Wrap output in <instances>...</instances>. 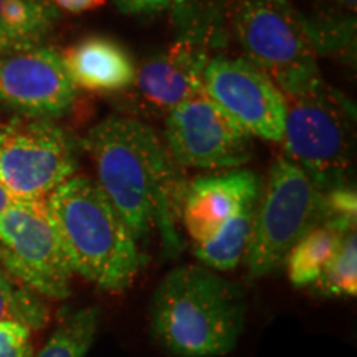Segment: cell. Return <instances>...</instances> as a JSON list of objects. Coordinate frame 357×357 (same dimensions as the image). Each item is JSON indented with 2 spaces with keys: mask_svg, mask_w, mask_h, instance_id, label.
I'll return each instance as SVG.
<instances>
[{
  "mask_svg": "<svg viewBox=\"0 0 357 357\" xmlns=\"http://www.w3.org/2000/svg\"><path fill=\"white\" fill-rule=\"evenodd\" d=\"M204 89L250 136L281 142L284 98L273 79L243 56L212 55Z\"/></svg>",
  "mask_w": 357,
  "mask_h": 357,
  "instance_id": "10",
  "label": "cell"
},
{
  "mask_svg": "<svg viewBox=\"0 0 357 357\" xmlns=\"http://www.w3.org/2000/svg\"><path fill=\"white\" fill-rule=\"evenodd\" d=\"M312 10L303 12L310 22L319 56L354 60L357 0H311Z\"/></svg>",
  "mask_w": 357,
  "mask_h": 357,
  "instance_id": "17",
  "label": "cell"
},
{
  "mask_svg": "<svg viewBox=\"0 0 357 357\" xmlns=\"http://www.w3.org/2000/svg\"><path fill=\"white\" fill-rule=\"evenodd\" d=\"M323 223V190L287 158L276 159L261 182L245 255L250 278L283 266L294 243Z\"/></svg>",
  "mask_w": 357,
  "mask_h": 357,
  "instance_id": "6",
  "label": "cell"
},
{
  "mask_svg": "<svg viewBox=\"0 0 357 357\" xmlns=\"http://www.w3.org/2000/svg\"><path fill=\"white\" fill-rule=\"evenodd\" d=\"M346 235L344 231L324 223L303 235L284 258L287 275L294 287H312L336 255Z\"/></svg>",
  "mask_w": 357,
  "mask_h": 357,
  "instance_id": "18",
  "label": "cell"
},
{
  "mask_svg": "<svg viewBox=\"0 0 357 357\" xmlns=\"http://www.w3.org/2000/svg\"><path fill=\"white\" fill-rule=\"evenodd\" d=\"M47 208L73 273L108 293L131 288L142 265L137 240L91 178H68Z\"/></svg>",
  "mask_w": 357,
  "mask_h": 357,
  "instance_id": "3",
  "label": "cell"
},
{
  "mask_svg": "<svg viewBox=\"0 0 357 357\" xmlns=\"http://www.w3.org/2000/svg\"><path fill=\"white\" fill-rule=\"evenodd\" d=\"M255 207L257 202L245 205L211 242L194 247L195 257L204 266L215 271H230L243 261L252 236Z\"/></svg>",
  "mask_w": 357,
  "mask_h": 357,
  "instance_id": "19",
  "label": "cell"
},
{
  "mask_svg": "<svg viewBox=\"0 0 357 357\" xmlns=\"http://www.w3.org/2000/svg\"><path fill=\"white\" fill-rule=\"evenodd\" d=\"M61 55L48 47L0 56V102L25 118L55 119L77 101Z\"/></svg>",
  "mask_w": 357,
  "mask_h": 357,
  "instance_id": "12",
  "label": "cell"
},
{
  "mask_svg": "<svg viewBox=\"0 0 357 357\" xmlns=\"http://www.w3.org/2000/svg\"><path fill=\"white\" fill-rule=\"evenodd\" d=\"M357 194L356 187L337 185L323 192V223L349 234L356 231Z\"/></svg>",
  "mask_w": 357,
  "mask_h": 357,
  "instance_id": "23",
  "label": "cell"
},
{
  "mask_svg": "<svg viewBox=\"0 0 357 357\" xmlns=\"http://www.w3.org/2000/svg\"><path fill=\"white\" fill-rule=\"evenodd\" d=\"M164 144L176 166L211 171L245 166L253 153V137L204 88L167 114Z\"/></svg>",
  "mask_w": 357,
  "mask_h": 357,
  "instance_id": "9",
  "label": "cell"
},
{
  "mask_svg": "<svg viewBox=\"0 0 357 357\" xmlns=\"http://www.w3.org/2000/svg\"><path fill=\"white\" fill-rule=\"evenodd\" d=\"M58 20L48 0H0V56L42 47Z\"/></svg>",
  "mask_w": 357,
  "mask_h": 357,
  "instance_id": "15",
  "label": "cell"
},
{
  "mask_svg": "<svg viewBox=\"0 0 357 357\" xmlns=\"http://www.w3.org/2000/svg\"><path fill=\"white\" fill-rule=\"evenodd\" d=\"M245 294L204 265L174 268L151 301V331L176 357H218L234 351L245 326Z\"/></svg>",
  "mask_w": 357,
  "mask_h": 357,
  "instance_id": "2",
  "label": "cell"
},
{
  "mask_svg": "<svg viewBox=\"0 0 357 357\" xmlns=\"http://www.w3.org/2000/svg\"><path fill=\"white\" fill-rule=\"evenodd\" d=\"M48 2L60 8V10L70 13H84L102 7L106 0H48Z\"/></svg>",
  "mask_w": 357,
  "mask_h": 357,
  "instance_id": "26",
  "label": "cell"
},
{
  "mask_svg": "<svg viewBox=\"0 0 357 357\" xmlns=\"http://www.w3.org/2000/svg\"><path fill=\"white\" fill-rule=\"evenodd\" d=\"M75 88L89 93H124L136 77L131 53L118 40L89 35L60 53Z\"/></svg>",
  "mask_w": 357,
  "mask_h": 357,
  "instance_id": "14",
  "label": "cell"
},
{
  "mask_svg": "<svg viewBox=\"0 0 357 357\" xmlns=\"http://www.w3.org/2000/svg\"><path fill=\"white\" fill-rule=\"evenodd\" d=\"M261 178L248 169L200 176L185 185L181 218L194 247L207 243L245 205L258 200Z\"/></svg>",
  "mask_w": 357,
  "mask_h": 357,
  "instance_id": "13",
  "label": "cell"
},
{
  "mask_svg": "<svg viewBox=\"0 0 357 357\" xmlns=\"http://www.w3.org/2000/svg\"><path fill=\"white\" fill-rule=\"evenodd\" d=\"M78 171V146L53 119L13 118L0 126V182L19 200H47Z\"/></svg>",
  "mask_w": 357,
  "mask_h": 357,
  "instance_id": "7",
  "label": "cell"
},
{
  "mask_svg": "<svg viewBox=\"0 0 357 357\" xmlns=\"http://www.w3.org/2000/svg\"><path fill=\"white\" fill-rule=\"evenodd\" d=\"M0 266L42 298L71 294V266L53 227L47 200H19L0 215Z\"/></svg>",
  "mask_w": 357,
  "mask_h": 357,
  "instance_id": "8",
  "label": "cell"
},
{
  "mask_svg": "<svg viewBox=\"0 0 357 357\" xmlns=\"http://www.w3.org/2000/svg\"><path fill=\"white\" fill-rule=\"evenodd\" d=\"M100 314L95 307H83L66 314L37 357H86L95 342Z\"/></svg>",
  "mask_w": 357,
  "mask_h": 357,
  "instance_id": "20",
  "label": "cell"
},
{
  "mask_svg": "<svg viewBox=\"0 0 357 357\" xmlns=\"http://www.w3.org/2000/svg\"><path fill=\"white\" fill-rule=\"evenodd\" d=\"M13 321L32 331L48 321V307L43 298L19 283L0 266V323Z\"/></svg>",
  "mask_w": 357,
  "mask_h": 357,
  "instance_id": "21",
  "label": "cell"
},
{
  "mask_svg": "<svg viewBox=\"0 0 357 357\" xmlns=\"http://www.w3.org/2000/svg\"><path fill=\"white\" fill-rule=\"evenodd\" d=\"M113 2L128 15H158L166 10V0H113Z\"/></svg>",
  "mask_w": 357,
  "mask_h": 357,
  "instance_id": "25",
  "label": "cell"
},
{
  "mask_svg": "<svg viewBox=\"0 0 357 357\" xmlns=\"http://www.w3.org/2000/svg\"><path fill=\"white\" fill-rule=\"evenodd\" d=\"M84 149L95 166V184L137 242L154 225L172 230L185 185L177 184V166L151 124L128 114L108 116L89 129Z\"/></svg>",
  "mask_w": 357,
  "mask_h": 357,
  "instance_id": "1",
  "label": "cell"
},
{
  "mask_svg": "<svg viewBox=\"0 0 357 357\" xmlns=\"http://www.w3.org/2000/svg\"><path fill=\"white\" fill-rule=\"evenodd\" d=\"M281 95L284 98L281 136L284 158L303 169L323 192L351 184L354 102L321 75Z\"/></svg>",
  "mask_w": 357,
  "mask_h": 357,
  "instance_id": "4",
  "label": "cell"
},
{
  "mask_svg": "<svg viewBox=\"0 0 357 357\" xmlns=\"http://www.w3.org/2000/svg\"><path fill=\"white\" fill-rule=\"evenodd\" d=\"M212 52L177 38L136 68L126 91V108L141 121L167 118L187 98L204 88V70Z\"/></svg>",
  "mask_w": 357,
  "mask_h": 357,
  "instance_id": "11",
  "label": "cell"
},
{
  "mask_svg": "<svg viewBox=\"0 0 357 357\" xmlns=\"http://www.w3.org/2000/svg\"><path fill=\"white\" fill-rule=\"evenodd\" d=\"M234 0H166L177 38L217 50L229 43V17Z\"/></svg>",
  "mask_w": 357,
  "mask_h": 357,
  "instance_id": "16",
  "label": "cell"
},
{
  "mask_svg": "<svg viewBox=\"0 0 357 357\" xmlns=\"http://www.w3.org/2000/svg\"><path fill=\"white\" fill-rule=\"evenodd\" d=\"M30 331L24 324L13 321L0 323V357H32L33 347Z\"/></svg>",
  "mask_w": 357,
  "mask_h": 357,
  "instance_id": "24",
  "label": "cell"
},
{
  "mask_svg": "<svg viewBox=\"0 0 357 357\" xmlns=\"http://www.w3.org/2000/svg\"><path fill=\"white\" fill-rule=\"evenodd\" d=\"M15 200L17 199L10 194V190H8L7 187L3 185L2 182H0V215H2V213L6 211H8V208L12 207Z\"/></svg>",
  "mask_w": 357,
  "mask_h": 357,
  "instance_id": "27",
  "label": "cell"
},
{
  "mask_svg": "<svg viewBox=\"0 0 357 357\" xmlns=\"http://www.w3.org/2000/svg\"><path fill=\"white\" fill-rule=\"evenodd\" d=\"M229 32L245 60L273 79L281 93L321 75L314 33L291 0H234Z\"/></svg>",
  "mask_w": 357,
  "mask_h": 357,
  "instance_id": "5",
  "label": "cell"
},
{
  "mask_svg": "<svg viewBox=\"0 0 357 357\" xmlns=\"http://www.w3.org/2000/svg\"><path fill=\"white\" fill-rule=\"evenodd\" d=\"M321 296L354 298L357 294V235L351 231L311 287Z\"/></svg>",
  "mask_w": 357,
  "mask_h": 357,
  "instance_id": "22",
  "label": "cell"
}]
</instances>
